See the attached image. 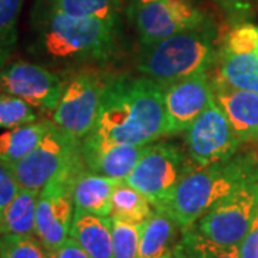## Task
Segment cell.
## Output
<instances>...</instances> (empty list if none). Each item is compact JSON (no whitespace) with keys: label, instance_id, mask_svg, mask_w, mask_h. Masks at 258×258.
<instances>
[{"label":"cell","instance_id":"5b68a950","mask_svg":"<svg viewBox=\"0 0 258 258\" xmlns=\"http://www.w3.org/2000/svg\"><path fill=\"white\" fill-rule=\"evenodd\" d=\"M195 166L182 148L172 142L149 144L138 164L123 181L144 194L155 210L165 208L174 191Z\"/></svg>","mask_w":258,"mask_h":258},{"label":"cell","instance_id":"d6a6232c","mask_svg":"<svg viewBox=\"0 0 258 258\" xmlns=\"http://www.w3.org/2000/svg\"><path fill=\"white\" fill-rule=\"evenodd\" d=\"M52 258H91L82 248L78 241L69 237L63 244L55 251H52Z\"/></svg>","mask_w":258,"mask_h":258},{"label":"cell","instance_id":"30bf717a","mask_svg":"<svg viewBox=\"0 0 258 258\" xmlns=\"http://www.w3.org/2000/svg\"><path fill=\"white\" fill-rule=\"evenodd\" d=\"M126 15L138 32L142 46L210 23L207 15L191 0H155L126 8Z\"/></svg>","mask_w":258,"mask_h":258},{"label":"cell","instance_id":"7a4b0ae2","mask_svg":"<svg viewBox=\"0 0 258 258\" xmlns=\"http://www.w3.org/2000/svg\"><path fill=\"white\" fill-rule=\"evenodd\" d=\"M258 175V162L237 154L227 161L195 168L181 179L165 211L181 230L192 227L215 204L237 186Z\"/></svg>","mask_w":258,"mask_h":258},{"label":"cell","instance_id":"484cf974","mask_svg":"<svg viewBox=\"0 0 258 258\" xmlns=\"http://www.w3.org/2000/svg\"><path fill=\"white\" fill-rule=\"evenodd\" d=\"M111 228L115 258H138L141 225L111 217Z\"/></svg>","mask_w":258,"mask_h":258},{"label":"cell","instance_id":"9a60e30c","mask_svg":"<svg viewBox=\"0 0 258 258\" xmlns=\"http://www.w3.org/2000/svg\"><path fill=\"white\" fill-rule=\"evenodd\" d=\"M148 145H98L82 141V155L85 165L96 174L111 176L116 179H125L132 172L144 155Z\"/></svg>","mask_w":258,"mask_h":258},{"label":"cell","instance_id":"52a82bcc","mask_svg":"<svg viewBox=\"0 0 258 258\" xmlns=\"http://www.w3.org/2000/svg\"><path fill=\"white\" fill-rule=\"evenodd\" d=\"M81 158L68 166L39 192L35 218V235L50 252L57 249L71 237L75 204L72 200V181L85 168Z\"/></svg>","mask_w":258,"mask_h":258},{"label":"cell","instance_id":"2e32d148","mask_svg":"<svg viewBox=\"0 0 258 258\" xmlns=\"http://www.w3.org/2000/svg\"><path fill=\"white\" fill-rule=\"evenodd\" d=\"M122 179L96 174L86 166L82 168L72 181V200L75 211L111 217L112 194Z\"/></svg>","mask_w":258,"mask_h":258},{"label":"cell","instance_id":"4316f807","mask_svg":"<svg viewBox=\"0 0 258 258\" xmlns=\"http://www.w3.org/2000/svg\"><path fill=\"white\" fill-rule=\"evenodd\" d=\"M30 103L26 101L12 96V95H2L0 98V128L10 129L36 122L37 112Z\"/></svg>","mask_w":258,"mask_h":258},{"label":"cell","instance_id":"d4e9b609","mask_svg":"<svg viewBox=\"0 0 258 258\" xmlns=\"http://www.w3.org/2000/svg\"><path fill=\"white\" fill-rule=\"evenodd\" d=\"M3 258H52V252L33 235H0Z\"/></svg>","mask_w":258,"mask_h":258},{"label":"cell","instance_id":"44dd1931","mask_svg":"<svg viewBox=\"0 0 258 258\" xmlns=\"http://www.w3.org/2000/svg\"><path fill=\"white\" fill-rule=\"evenodd\" d=\"M37 198H39L37 191L20 188L3 212L0 221V235L5 234L33 235Z\"/></svg>","mask_w":258,"mask_h":258},{"label":"cell","instance_id":"4fadbf2b","mask_svg":"<svg viewBox=\"0 0 258 258\" xmlns=\"http://www.w3.org/2000/svg\"><path fill=\"white\" fill-rule=\"evenodd\" d=\"M214 99L212 82L207 72L186 76L164 86L166 135L185 132Z\"/></svg>","mask_w":258,"mask_h":258},{"label":"cell","instance_id":"5bb4252c","mask_svg":"<svg viewBox=\"0 0 258 258\" xmlns=\"http://www.w3.org/2000/svg\"><path fill=\"white\" fill-rule=\"evenodd\" d=\"M214 99L228 118L238 138L254 141L258 138V93L237 89L215 78L212 81Z\"/></svg>","mask_w":258,"mask_h":258},{"label":"cell","instance_id":"83f0119b","mask_svg":"<svg viewBox=\"0 0 258 258\" xmlns=\"http://www.w3.org/2000/svg\"><path fill=\"white\" fill-rule=\"evenodd\" d=\"M23 0H0V60L16 42L18 19Z\"/></svg>","mask_w":258,"mask_h":258},{"label":"cell","instance_id":"7c38bea8","mask_svg":"<svg viewBox=\"0 0 258 258\" xmlns=\"http://www.w3.org/2000/svg\"><path fill=\"white\" fill-rule=\"evenodd\" d=\"M66 83L45 66L13 62L0 69V92L20 98L33 108L53 112Z\"/></svg>","mask_w":258,"mask_h":258},{"label":"cell","instance_id":"3957f363","mask_svg":"<svg viewBox=\"0 0 258 258\" xmlns=\"http://www.w3.org/2000/svg\"><path fill=\"white\" fill-rule=\"evenodd\" d=\"M214 40V28L208 23L142 46L137 63L138 71L164 86L207 72L217 59Z\"/></svg>","mask_w":258,"mask_h":258},{"label":"cell","instance_id":"ffe728a7","mask_svg":"<svg viewBox=\"0 0 258 258\" xmlns=\"http://www.w3.org/2000/svg\"><path fill=\"white\" fill-rule=\"evenodd\" d=\"M217 78L237 89L258 93V53H227L221 50Z\"/></svg>","mask_w":258,"mask_h":258},{"label":"cell","instance_id":"9c48e42d","mask_svg":"<svg viewBox=\"0 0 258 258\" xmlns=\"http://www.w3.org/2000/svg\"><path fill=\"white\" fill-rule=\"evenodd\" d=\"M242 142L215 99L185 131V145L195 168L232 158Z\"/></svg>","mask_w":258,"mask_h":258},{"label":"cell","instance_id":"ac0fdd59","mask_svg":"<svg viewBox=\"0 0 258 258\" xmlns=\"http://www.w3.org/2000/svg\"><path fill=\"white\" fill-rule=\"evenodd\" d=\"M52 120L30 122L0 134V162L12 166L30 154L46 135Z\"/></svg>","mask_w":258,"mask_h":258},{"label":"cell","instance_id":"277c9868","mask_svg":"<svg viewBox=\"0 0 258 258\" xmlns=\"http://www.w3.org/2000/svg\"><path fill=\"white\" fill-rule=\"evenodd\" d=\"M116 22L81 18L46 9L40 29V45L50 59L74 62L103 59L115 46Z\"/></svg>","mask_w":258,"mask_h":258},{"label":"cell","instance_id":"4dcf8cb0","mask_svg":"<svg viewBox=\"0 0 258 258\" xmlns=\"http://www.w3.org/2000/svg\"><path fill=\"white\" fill-rule=\"evenodd\" d=\"M240 258H258V210L245 237L238 245Z\"/></svg>","mask_w":258,"mask_h":258},{"label":"cell","instance_id":"cb8c5ba5","mask_svg":"<svg viewBox=\"0 0 258 258\" xmlns=\"http://www.w3.org/2000/svg\"><path fill=\"white\" fill-rule=\"evenodd\" d=\"M181 245L189 258H240L238 245H222L192 227L182 230Z\"/></svg>","mask_w":258,"mask_h":258},{"label":"cell","instance_id":"f35d334b","mask_svg":"<svg viewBox=\"0 0 258 258\" xmlns=\"http://www.w3.org/2000/svg\"><path fill=\"white\" fill-rule=\"evenodd\" d=\"M257 53H258V49H257Z\"/></svg>","mask_w":258,"mask_h":258},{"label":"cell","instance_id":"e0dca14e","mask_svg":"<svg viewBox=\"0 0 258 258\" xmlns=\"http://www.w3.org/2000/svg\"><path fill=\"white\" fill-rule=\"evenodd\" d=\"M71 237L82 245L91 258H115L111 217L75 211Z\"/></svg>","mask_w":258,"mask_h":258},{"label":"cell","instance_id":"7402d4cb","mask_svg":"<svg viewBox=\"0 0 258 258\" xmlns=\"http://www.w3.org/2000/svg\"><path fill=\"white\" fill-rule=\"evenodd\" d=\"M152 207L154 205L149 203V200L144 194L137 191L122 179L115 186L112 194L111 217L141 225L154 212Z\"/></svg>","mask_w":258,"mask_h":258},{"label":"cell","instance_id":"8d00e7d4","mask_svg":"<svg viewBox=\"0 0 258 258\" xmlns=\"http://www.w3.org/2000/svg\"><path fill=\"white\" fill-rule=\"evenodd\" d=\"M0 258H3V252H2V244H0Z\"/></svg>","mask_w":258,"mask_h":258},{"label":"cell","instance_id":"74e56055","mask_svg":"<svg viewBox=\"0 0 258 258\" xmlns=\"http://www.w3.org/2000/svg\"><path fill=\"white\" fill-rule=\"evenodd\" d=\"M0 98H2V93H0Z\"/></svg>","mask_w":258,"mask_h":258},{"label":"cell","instance_id":"ba28073f","mask_svg":"<svg viewBox=\"0 0 258 258\" xmlns=\"http://www.w3.org/2000/svg\"><path fill=\"white\" fill-rule=\"evenodd\" d=\"M258 210V175L237 186L198 221V231L222 245H240Z\"/></svg>","mask_w":258,"mask_h":258},{"label":"cell","instance_id":"603a6c76","mask_svg":"<svg viewBox=\"0 0 258 258\" xmlns=\"http://www.w3.org/2000/svg\"><path fill=\"white\" fill-rule=\"evenodd\" d=\"M122 0H47V9L81 16L98 18L102 20H119Z\"/></svg>","mask_w":258,"mask_h":258},{"label":"cell","instance_id":"f546056e","mask_svg":"<svg viewBox=\"0 0 258 258\" xmlns=\"http://www.w3.org/2000/svg\"><path fill=\"white\" fill-rule=\"evenodd\" d=\"M19 189H20V186H19L18 181L15 179L9 166L0 162V221H2V217H3L6 207L15 198Z\"/></svg>","mask_w":258,"mask_h":258},{"label":"cell","instance_id":"6da1fadb","mask_svg":"<svg viewBox=\"0 0 258 258\" xmlns=\"http://www.w3.org/2000/svg\"><path fill=\"white\" fill-rule=\"evenodd\" d=\"M165 135L164 85L142 75L106 83L95 126L82 141L149 145Z\"/></svg>","mask_w":258,"mask_h":258},{"label":"cell","instance_id":"8fae6325","mask_svg":"<svg viewBox=\"0 0 258 258\" xmlns=\"http://www.w3.org/2000/svg\"><path fill=\"white\" fill-rule=\"evenodd\" d=\"M106 83L95 74L83 72L66 83L52 120L72 138L82 141L91 134L101 108Z\"/></svg>","mask_w":258,"mask_h":258},{"label":"cell","instance_id":"e575fe53","mask_svg":"<svg viewBox=\"0 0 258 258\" xmlns=\"http://www.w3.org/2000/svg\"><path fill=\"white\" fill-rule=\"evenodd\" d=\"M126 2H128L126 8H135V6H141V5L151 3V2H155V0H126Z\"/></svg>","mask_w":258,"mask_h":258},{"label":"cell","instance_id":"8992f818","mask_svg":"<svg viewBox=\"0 0 258 258\" xmlns=\"http://www.w3.org/2000/svg\"><path fill=\"white\" fill-rule=\"evenodd\" d=\"M81 142L56 126L52 120L40 144L15 165L9 166L19 186L40 192L49 181L83 158Z\"/></svg>","mask_w":258,"mask_h":258},{"label":"cell","instance_id":"d590c367","mask_svg":"<svg viewBox=\"0 0 258 258\" xmlns=\"http://www.w3.org/2000/svg\"><path fill=\"white\" fill-rule=\"evenodd\" d=\"M162 258H171V252H168V254H166V255H164Z\"/></svg>","mask_w":258,"mask_h":258},{"label":"cell","instance_id":"836d02e7","mask_svg":"<svg viewBox=\"0 0 258 258\" xmlns=\"http://www.w3.org/2000/svg\"><path fill=\"white\" fill-rule=\"evenodd\" d=\"M171 258H189V257H188V254L185 252V249L182 248L181 242H178V244L174 245L172 249H171Z\"/></svg>","mask_w":258,"mask_h":258},{"label":"cell","instance_id":"f1b7e54d","mask_svg":"<svg viewBox=\"0 0 258 258\" xmlns=\"http://www.w3.org/2000/svg\"><path fill=\"white\" fill-rule=\"evenodd\" d=\"M258 49V26L249 22H240L225 36L222 52L251 53Z\"/></svg>","mask_w":258,"mask_h":258},{"label":"cell","instance_id":"1f68e13d","mask_svg":"<svg viewBox=\"0 0 258 258\" xmlns=\"http://www.w3.org/2000/svg\"><path fill=\"white\" fill-rule=\"evenodd\" d=\"M214 2L237 20H244L251 10L249 0H214Z\"/></svg>","mask_w":258,"mask_h":258},{"label":"cell","instance_id":"d6986e66","mask_svg":"<svg viewBox=\"0 0 258 258\" xmlns=\"http://www.w3.org/2000/svg\"><path fill=\"white\" fill-rule=\"evenodd\" d=\"M176 224L162 210H154L151 217L141 224L138 258H162L172 249Z\"/></svg>","mask_w":258,"mask_h":258}]
</instances>
